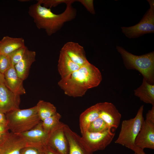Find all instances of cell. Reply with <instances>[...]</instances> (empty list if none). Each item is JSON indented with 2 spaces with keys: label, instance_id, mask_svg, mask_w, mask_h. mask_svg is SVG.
Segmentation results:
<instances>
[{
  "label": "cell",
  "instance_id": "1",
  "mask_svg": "<svg viewBox=\"0 0 154 154\" xmlns=\"http://www.w3.org/2000/svg\"><path fill=\"white\" fill-rule=\"evenodd\" d=\"M102 80L100 70L89 62L78 70L61 78L58 84L67 96L81 97L88 89L99 86Z\"/></svg>",
  "mask_w": 154,
  "mask_h": 154
},
{
  "label": "cell",
  "instance_id": "2",
  "mask_svg": "<svg viewBox=\"0 0 154 154\" xmlns=\"http://www.w3.org/2000/svg\"><path fill=\"white\" fill-rule=\"evenodd\" d=\"M75 0H70L66 4L64 11L60 14L53 13L37 2L29 7L28 13L39 29H43L50 36L60 30L66 22L72 21L76 16V10L72 5Z\"/></svg>",
  "mask_w": 154,
  "mask_h": 154
},
{
  "label": "cell",
  "instance_id": "3",
  "mask_svg": "<svg viewBox=\"0 0 154 154\" xmlns=\"http://www.w3.org/2000/svg\"><path fill=\"white\" fill-rule=\"evenodd\" d=\"M116 48L127 69L137 71L148 83L154 84V51L138 56L129 52L121 46L117 45Z\"/></svg>",
  "mask_w": 154,
  "mask_h": 154
},
{
  "label": "cell",
  "instance_id": "4",
  "mask_svg": "<svg viewBox=\"0 0 154 154\" xmlns=\"http://www.w3.org/2000/svg\"><path fill=\"white\" fill-rule=\"evenodd\" d=\"M144 106H141L135 117L123 120L120 131L115 143L130 149L137 154H146L143 150L135 145V139L144 120L143 116Z\"/></svg>",
  "mask_w": 154,
  "mask_h": 154
},
{
  "label": "cell",
  "instance_id": "5",
  "mask_svg": "<svg viewBox=\"0 0 154 154\" xmlns=\"http://www.w3.org/2000/svg\"><path fill=\"white\" fill-rule=\"evenodd\" d=\"M5 114L9 130L16 134L30 130L41 121L36 106L28 109L15 110Z\"/></svg>",
  "mask_w": 154,
  "mask_h": 154
},
{
  "label": "cell",
  "instance_id": "6",
  "mask_svg": "<svg viewBox=\"0 0 154 154\" xmlns=\"http://www.w3.org/2000/svg\"><path fill=\"white\" fill-rule=\"evenodd\" d=\"M147 1L150 8L139 23L134 26L121 27L122 32L128 38H138L145 34L154 33V1Z\"/></svg>",
  "mask_w": 154,
  "mask_h": 154
},
{
  "label": "cell",
  "instance_id": "7",
  "mask_svg": "<svg viewBox=\"0 0 154 154\" xmlns=\"http://www.w3.org/2000/svg\"><path fill=\"white\" fill-rule=\"evenodd\" d=\"M135 143L136 146L143 150L154 149V106L146 114Z\"/></svg>",
  "mask_w": 154,
  "mask_h": 154
},
{
  "label": "cell",
  "instance_id": "8",
  "mask_svg": "<svg viewBox=\"0 0 154 154\" xmlns=\"http://www.w3.org/2000/svg\"><path fill=\"white\" fill-rule=\"evenodd\" d=\"M112 129L98 133L87 131L82 134L81 137L87 149L93 153L104 149L112 142L115 135Z\"/></svg>",
  "mask_w": 154,
  "mask_h": 154
},
{
  "label": "cell",
  "instance_id": "9",
  "mask_svg": "<svg viewBox=\"0 0 154 154\" xmlns=\"http://www.w3.org/2000/svg\"><path fill=\"white\" fill-rule=\"evenodd\" d=\"M27 146V143L21 134L9 132L3 136L0 144V154H20Z\"/></svg>",
  "mask_w": 154,
  "mask_h": 154
},
{
  "label": "cell",
  "instance_id": "10",
  "mask_svg": "<svg viewBox=\"0 0 154 154\" xmlns=\"http://www.w3.org/2000/svg\"><path fill=\"white\" fill-rule=\"evenodd\" d=\"M65 124L61 122L49 132L47 145L60 154H68L69 145L65 131Z\"/></svg>",
  "mask_w": 154,
  "mask_h": 154
},
{
  "label": "cell",
  "instance_id": "11",
  "mask_svg": "<svg viewBox=\"0 0 154 154\" xmlns=\"http://www.w3.org/2000/svg\"><path fill=\"white\" fill-rule=\"evenodd\" d=\"M49 132L46 130L40 121L32 129L21 134L27 146L41 147L47 145Z\"/></svg>",
  "mask_w": 154,
  "mask_h": 154
},
{
  "label": "cell",
  "instance_id": "12",
  "mask_svg": "<svg viewBox=\"0 0 154 154\" xmlns=\"http://www.w3.org/2000/svg\"><path fill=\"white\" fill-rule=\"evenodd\" d=\"M20 96L10 90L5 84H0V112L5 114L19 109Z\"/></svg>",
  "mask_w": 154,
  "mask_h": 154
},
{
  "label": "cell",
  "instance_id": "13",
  "mask_svg": "<svg viewBox=\"0 0 154 154\" xmlns=\"http://www.w3.org/2000/svg\"><path fill=\"white\" fill-rule=\"evenodd\" d=\"M99 117L103 119L109 127L117 129L119 126L121 115L116 106L111 102H100Z\"/></svg>",
  "mask_w": 154,
  "mask_h": 154
},
{
  "label": "cell",
  "instance_id": "14",
  "mask_svg": "<svg viewBox=\"0 0 154 154\" xmlns=\"http://www.w3.org/2000/svg\"><path fill=\"white\" fill-rule=\"evenodd\" d=\"M64 129L69 145L68 154H93L87 149L81 137L65 124Z\"/></svg>",
  "mask_w": 154,
  "mask_h": 154
},
{
  "label": "cell",
  "instance_id": "15",
  "mask_svg": "<svg viewBox=\"0 0 154 154\" xmlns=\"http://www.w3.org/2000/svg\"><path fill=\"white\" fill-rule=\"evenodd\" d=\"M61 50L74 62L81 66L89 62L84 48L77 42H68L63 45Z\"/></svg>",
  "mask_w": 154,
  "mask_h": 154
},
{
  "label": "cell",
  "instance_id": "16",
  "mask_svg": "<svg viewBox=\"0 0 154 154\" xmlns=\"http://www.w3.org/2000/svg\"><path fill=\"white\" fill-rule=\"evenodd\" d=\"M5 84L11 91L17 94L22 95L26 93L23 86V80L19 78L13 65L4 74Z\"/></svg>",
  "mask_w": 154,
  "mask_h": 154
},
{
  "label": "cell",
  "instance_id": "17",
  "mask_svg": "<svg viewBox=\"0 0 154 154\" xmlns=\"http://www.w3.org/2000/svg\"><path fill=\"white\" fill-rule=\"evenodd\" d=\"M35 52L27 48L22 59L14 66L18 76L23 81L28 77L32 64L36 60Z\"/></svg>",
  "mask_w": 154,
  "mask_h": 154
},
{
  "label": "cell",
  "instance_id": "18",
  "mask_svg": "<svg viewBox=\"0 0 154 154\" xmlns=\"http://www.w3.org/2000/svg\"><path fill=\"white\" fill-rule=\"evenodd\" d=\"M100 111V103H98L88 108L81 114L79 126L82 134L87 130L90 124L99 117Z\"/></svg>",
  "mask_w": 154,
  "mask_h": 154
},
{
  "label": "cell",
  "instance_id": "19",
  "mask_svg": "<svg viewBox=\"0 0 154 154\" xmlns=\"http://www.w3.org/2000/svg\"><path fill=\"white\" fill-rule=\"evenodd\" d=\"M81 66L74 62L69 56L61 50L58 61V70L61 78L69 75L78 70Z\"/></svg>",
  "mask_w": 154,
  "mask_h": 154
},
{
  "label": "cell",
  "instance_id": "20",
  "mask_svg": "<svg viewBox=\"0 0 154 154\" xmlns=\"http://www.w3.org/2000/svg\"><path fill=\"white\" fill-rule=\"evenodd\" d=\"M134 95L144 102L154 106V84L143 78L141 85L134 91Z\"/></svg>",
  "mask_w": 154,
  "mask_h": 154
},
{
  "label": "cell",
  "instance_id": "21",
  "mask_svg": "<svg viewBox=\"0 0 154 154\" xmlns=\"http://www.w3.org/2000/svg\"><path fill=\"white\" fill-rule=\"evenodd\" d=\"M1 54L9 55L16 50L25 45V40L22 37H4L0 40Z\"/></svg>",
  "mask_w": 154,
  "mask_h": 154
},
{
  "label": "cell",
  "instance_id": "22",
  "mask_svg": "<svg viewBox=\"0 0 154 154\" xmlns=\"http://www.w3.org/2000/svg\"><path fill=\"white\" fill-rule=\"evenodd\" d=\"M37 113L41 121L56 113V108L50 102L40 100L37 105Z\"/></svg>",
  "mask_w": 154,
  "mask_h": 154
},
{
  "label": "cell",
  "instance_id": "23",
  "mask_svg": "<svg viewBox=\"0 0 154 154\" xmlns=\"http://www.w3.org/2000/svg\"><path fill=\"white\" fill-rule=\"evenodd\" d=\"M109 129L111 128L103 119L99 117L90 124L87 131L92 133L101 132Z\"/></svg>",
  "mask_w": 154,
  "mask_h": 154
},
{
  "label": "cell",
  "instance_id": "24",
  "mask_svg": "<svg viewBox=\"0 0 154 154\" xmlns=\"http://www.w3.org/2000/svg\"><path fill=\"white\" fill-rule=\"evenodd\" d=\"M61 117L60 114L57 112L52 116L45 119L42 121L43 128L50 132L59 123Z\"/></svg>",
  "mask_w": 154,
  "mask_h": 154
},
{
  "label": "cell",
  "instance_id": "25",
  "mask_svg": "<svg viewBox=\"0 0 154 154\" xmlns=\"http://www.w3.org/2000/svg\"><path fill=\"white\" fill-rule=\"evenodd\" d=\"M27 48L25 45L16 50L9 55L13 65H15L22 59Z\"/></svg>",
  "mask_w": 154,
  "mask_h": 154
},
{
  "label": "cell",
  "instance_id": "26",
  "mask_svg": "<svg viewBox=\"0 0 154 154\" xmlns=\"http://www.w3.org/2000/svg\"><path fill=\"white\" fill-rule=\"evenodd\" d=\"M13 64L9 55L0 54V71L4 74Z\"/></svg>",
  "mask_w": 154,
  "mask_h": 154
},
{
  "label": "cell",
  "instance_id": "27",
  "mask_svg": "<svg viewBox=\"0 0 154 154\" xmlns=\"http://www.w3.org/2000/svg\"><path fill=\"white\" fill-rule=\"evenodd\" d=\"M37 2L42 5L43 7L50 9L58 5L64 3L66 4L70 2V0H38Z\"/></svg>",
  "mask_w": 154,
  "mask_h": 154
},
{
  "label": "cell",
  "instance_id": "28",
  "mask_svg": "<svg viewBox=\"0 0 154 154\" xmlns=\"http://www.w3.org/2000/svg\"><path fill=\"white\" fill-rule=\"evenodd\" d=\"M44 146L41 147L27 146L21 150L20 154H45L44 150Z\"/></svg>",
  "mask_w": 154,
  "mask_h": 154
},
{
  "label": "cell",
  "instance_id": "29",
  "mask_svg": "<svg viewBox=\"0 0 154 154\" xmlns=\"http://www.w3.org/2000/svg\"><path fill=\"white\" fill-rule=\"evenodd\" d=\"M76 1L80 2L90 13L94 15L96 12L94 6L93 0H78Z\"/></svg>",
  "mask_w": 154,
  "mask_h": 154
},
{
  "label": "cell",
  "instance_id": "30",
  "mask_svg": "<svg viewBox=\"0 0 154 154\" xmlns=\"http://www.w3.org/2000/svg\"><path fill=\"white\" fill-rule=\"evenodd\" d=\"M44 147L45 154H60L48 145H44Z\"/></svg>",
  "mask_w": 154,
  "mask_h": 154
},
{
  "label": "cell",
  "instance_id": "31",
  "mask_svg": "<svg viewBox=\"0 0 154 154\" xmlns=\"http://www.w3.org/2000/svg\"><path fill=\"white\" fill-rule=\"evenodd\" d=\"M9 131L7 125L0 124V135H4L8 133Z\"/></svg>",
  "mask_w": 154,
  "mask_h": 154
},
{
  "label": "cell",
  "instance_id": "32",
  "mask_svg": "<svg viewBox=\"0 0 154 154\" xmlns=\"http://www.w3.org/2000/svg\"><path fill=\"white\" fill-rule=\"evenodd\" d=\"M0 124L7 125V120L5 114L0 112Z\"/></svg>",
  "mask_w": 154,
  "mask_h": 154
},
{
  "label": "cell",
  "instance_id": "33",
  "mask_svg": "<svg viewBox=\"0 0 154 154\" xmlns=\"http://www.w3.org/2000/svg\"><path fill=\"white\" fill-rule=\"evenodd\" d=\"M5 80L4 74H2L0 71V84H5Z\"/></svg>",
  "mask_w": 154,
  "mask_h": 154
},
{
  "label": "cell",
  "instance_id": "34",
  "mask_svg": "<svg viewBox=\"0 0 154 154\" xmlns=\"http://www.w3.org/2000/svg\"><path fill=\"white\" fill-rule=\"evenodd\" d=\"M3 135H0V144L1 142Z\"/></svg>",
  "mask_w": 154,
  "mask_h": 154
},
{
  "label": "cell",
  "instance_id": "35",
  "mask_svg": "<svg viewBox=\"0 0 154 154\" xmlns=\"http://www.w3.org/2000/svg\"><path fill=\"white\" fill-rule=\"evenodd\" d=\"M19 1L20 2H26V1H29V0H19Z\"/></svg>",
  "mask_w": 154,
  "mask_h": 154
},
{
  "label": "cell",
  "instance_id": "36",
  "mask_svg": "<svg viewBox=\"0 0 154 154\" xmlns=\"http://www.w3.org/2000/svg\"><path fill=\"white\" fill-rule=\"evenodd\" d=\"M1 54V43L0 42V54Z\"/></svg>",
  "mask_w": 154,
  "mask_h": 154
},
{
  "label": "cell",
  "instance_id": "37",
  "mask_svg": "<svg viewBox=\"0 0 154 154\" xmlns=\"http://www.w3.org/2000/svg\"><path fill=\"white\" fill-rule=\"evenodd\" d=\"M134 154H137V153H134Z\"/></svg>",
  "mask_w": 154,
  "mask_h": 154
}]
</instances>
